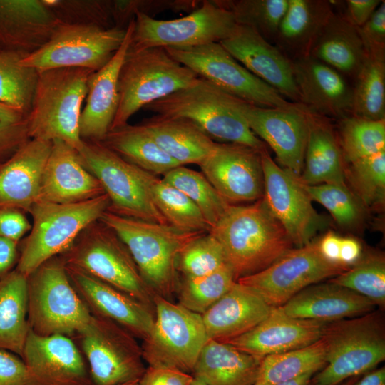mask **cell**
Here are the masks:
<instances>
[{
    "label": "cell",
    "instance_id": "11a10c76",
    "mask_svg": "<svg viewBox=\"0 0 385 385\" xmlns=\"http://www.w3.org/2000/svg\"><path fill=\"white\" fill-rule=\"evenodd\" d=\"M31 229V225L24 212L13 209L0 210V236L19 244Z\"/></svg>",
    "mask_w": 385,
    "mask_h": 385
},
{
    "label": "cell",
    "instance_id": "52a82bcc",
    "mask_svg": "<svg viewBox=\"0 0 385 385\" xmlns=\"http://www.w3.org/2000/svg\"><path fill=\"white\" fill-rule=\"evenodd\" d=\"M28 322L35 334L77 336L92 314L73 287L60 255L44 262L28 277Z\"/></svg>",
    "mask_w": 385,
    "mask_h": 385
},
{
    "label": "cell",
    "instance_id": "d4e9b609",
    "mask_svg": "<svg viewBox=\"0 0 385 385\" xmlns=\"http://www.w3.org/2000/svg\"><path fill=\"white\" fill-rule=\"evenodd\" d=\"M133 29L134 17L127 26L122 45L112 58L88 76L86 105L80 118L82 140L102 141L111 128L119 103V73L130 44Z\"/></svg>",
    "mask_w": 385,
    "mask_h": 385
},
{
    "label": "cell",
    "instance_id": "d6a6232c",
    "mask_svg": "<svg viewBox=\"0 0 385 385\" xmlns=\"http://www.w3.org/2000/svg\"><path fill=\"white\" fill-rule=\"evenodd\" d=\"M260 361L227 342L209 339L192 375L206 385H254Z\"/></svg>",
    "mask_w": 385,
    "mask_h": 385
},
{
    "label": "cell",
    "instance_id": "ab89813d",
    "mask_svg": "<svg viewBox=\"0 0 385 385\" xmlns=\"http://www.w3.org/2000/svg\"><path fill=\"white\" fill-rule=\"evenodd\" d=\"M326 364L322 339L304 348L264 357L254 385H276L309 371L321 370Z\"/></svg>",
    "mask_w": 385,
    "mask_h": 385
},
{
    "label": "cell",
    "instance_id": "003e7915",
    "mask_svg": "<svg viewBox=\"0 0 385 385\" xmlns=\"http://www.w3.org/2000/svg\"><path fill=\"white\" fill-rule=\"evenodd\" d=\"M120 385H138V381L125 383Z\"/></svg>",
    "mask_w": 385,
    "mask_h": 385
},
{
    "label": "cell",
    "instance_id": "f5cc1de1",
    "mask_svg": "<svg viewBox=\"0 0 385 385\" xmlns=\"http://www.w3.org/2000/svg\"><path fill=\"white\" fill-rule=\"evenodd\" d=\"M0 385H33L29 370L21 358L1 349Z\"/></svg>",
    "mask_w": 385,
    "mask_h": 385
},
{
    "label": "cell",
    "instance_id": "e7e4bbea",
    "mask_svg": "<svg viewBox=\"0 0 385 385\" xmlns=\"http://www.w3.org/2000/svg\"><path fill=\"white\" fill-rule=\"evenodd\" d=\"M359 379L358 376L351 377L342 382V385H353Z\"/></svg>",
    "mask_w": 385,
    "mask_h": 385
},
{
    "label": "cell",
    "instance_id": "6f0895ef",
    "mask_svg": "<svg viewBox=\"0 0 385 385\" xmlns=\"http://www.w3.org/2000/svg\"><path fill=\"white\" fill-rule=\"evenodd\" d=\"M18 245L16 242L0 236V281L12 270L18 262Z\"/></svg>",
    "mask_w": 385,
    "mask_h": 385
},
{
    "label": "cell",
    "instance_id": "4fadbf2b",
    "mask_svg": "<svg viewBox=\"0 0 385 385\" xmlns=\"http://www.w3.org/2000/svg\"><path fill=\"white\" fill-rule=\"evenodd\" d=\"M237 25L234 14L216 1H203L188 15L170 20L155 19L137 11L129 50L188 48L220 42Z\"/></svg>",
    "mask_w": 385,
    "mask_h": 385
},
{
    "label": "cell",
    "instance_id": "277c9868",
    "mask_svg": "<svg viewBox=\"0 0 385 385\" xmlns=\"http://www.w3.org/2000/svg\"><path fill=\"white\" fill-rule=\"evenodd\" d=\"M143 108L156 115L189 119L212 139L244 145L259 151L267 149V145L232 106L231 96L201 77Z\"/></svg>",
    "mask_w": 385,
    "mask_h": 385
},
{
    "label": "cell",
    "instance_id": "f1b7e54d",
    "mask_svg": "<svg viewBox=\"0 0 385 385\" xmlns=\"http://www.w3.org/2000/svg\"><path fill=\"white\" fill-rule=\"evenodd\" d=\"M272 309L256 292L236 282L201 316L208 339L226 342L253 329Z\"/></svg>",
    "mask_w": 385,
    "mask_h": 385
},
{
    "label": "cell",
    "instance_id": "94428289",
    "mask_svg": "<svg viewBox=\"0 0 385 385\" xmlns=\"http://www.w3.org/2000/svg\"><path fill=\"white\" fill-rule=\"evenodd\" d=\"M353 385H385L384 366L368 371Z\"/></svg>",
    "mask_w": 385,
    "mask_h": 385
},
{
    "label": "cell",
    "instance_id": "ffe728a7",
    "mask_svg": "<svg viewBox=\"0 0 385 385\" xmlns=\"http://www.w3.org/2000/svg\"><path fill=\"white\" fill-rule=\"evenodd\" d=\"M21 359L33 385H92L88 366L71 337L30 329Z\"/></svg>",
    "mask_w": 385,
    "mask_h": 385
},
{
    "label": "cell",
    "instance_id": "7dc6e473",
    "mask_svg": "<svg viewBox=\"0 0 385 385\" xmlns=\"http://www.w3.org/2000/svg\"><path fill=\"white\" fill-rule=\"evenodd\" d=\"M302 186L311 200L324 206L341 227L354 230L363 222L364 206L347 185L322 183Z\"/></svg>",
    "mask_w": 385,
    "mask_h": 385
},
{
    "label": "cell",
    "instance_id": "cb8c5ba5",
    "mask_svg": "<svg viewBox=\"0 0 385 385\" xmlns=\"http://www.w3.org/2000/svg\"><path fill=\"white\" fill-rule=\"evenodd\" d=\"M104 193L100 181L83 165L77 150L62 140H53L38 201L76 203Z\"/></svg>",
    "mask_w": 385,
    "mask_h": 385
},
{
    "label": "cell",
    "instance_id": "4dcf8cb0",
    "mask_svg": "<svg viewBox=\"0 0 385 385\" xmlns=\"http://www.w3.org/2000/svg\"><path fill=\"white\" fill-rule=\"evenodd\" d=\"M308 136L299 182L346 185L345 163L338 138L325 117L307 108Z\"/></svg>",
    "mask_w": 385,
    "mask_h": 385
},
{
    "label": "cell",
    "instance_id": "f546056e",
    "mask_svg": "<svg viewBox=\"0 0 385 385\" xmlns=\"http://www.w3.org/2000/svg\"><path fill=\"white\" fill-rule=\"evenodd\" d=\"M375 306L366 297L328 281L306 287L280 308L294 318L330 323L367 314Z\"/></svg>",
    "mask_w": 385,
    "mask_h": 385
},
{
    "label": "cell",
    "instance_id": "c3c4849f",
    "mask_svg": "<svg viewBox=\"0 0 385 385\" xmlns=\"http://www.w3.org/2000/svg\"><path fill=\"white\" fill-rule=\"evenodd\" d=\"M216 2L230 11L238 24L253 28L267 41L274 40L288 4V0H216Z\"/></svg>",
    "mask_w": 385,
    "mask_h": 385
},
{
    "label": "cell",
    "instance_id": "f907efd6",
    "mask_svg": "<svg viewBox=\"0 0 385 385\" xmlns=\"http://www.w3.org/2000/svg\"><path fill=\"white\" fill-rule=\"evenodd\" d=\"M357 29L366 52L385 51V1Z\"/></svg>",
    "mask_w": 385,
    "mask_h": 385
},
{
    "label": "cell",
    "instance_id": "484cf974",
    "mask_svg": "<svg viewBox=\"0 0 385 385\" xmlns=\"http://www.w3.org/2000/svg\"><path fill=\"white\" fill-rule=\"evenodd\" d=\"M292 63L300 104L323 117L340 120L352 115V88L337 71L311 56Z\"/></svg>",
    "mask_w": 385,
    "mask_h": 385
},
{
    "label": "cell",
    "instance_id": "9f6ffc18",
    "mask_svg": "<svg viewBox=\"0 0 385 385\" xmlns=\"http://www.w3.org/2000/svg\"><path fill=\"white\" fill-rule=\"evenodd\" d=\"M381 0L346 1L347 14L345 17L356 27L363 26L381 4Z\"/></svg>",
    "mask_w": 385,
    "mask_h": 385
},
{
    "label": "cell",
    "instance_id": "d590c367",
    "mask_svg": "<svg viewBox=\"0 0 385 385\" xmlns=\"http://www.w3.org/2000/svg\"><path fill=\"white\" fill-rule=\"evenodd\" d=\"M29 330L28 280L14 270L0 281V349L21 358Z\"/></svg>",
    "mask_w": 385,
    "mask_h": 385
},
{
    "label": "cell",
    "instance_id": "ac0fdd59",
    "mask_svg": "<svg viewBox=\"0 0 385 385\" xmlns=\"http://www.w3.org/2000/svg\"><path fill=\"white\" fill-rule=\"evenodd\" d=\"M231 102L255 135L272 149L282 168L299 178L308 136L306 107H261L233 96Z\"/></svg>",
    "mask_w": 385,
    "mask_h": 385
},
{
    "label": "cell",
    "instance_id": "3957f363",
    "mask_svg": "<svg viewBox=\"0 0 385 385\" xmlns=\"http://www.w3.org/2000/svg\"><path fill=\"white\" fill-rule=\"evenodd\" d=\"M93 72L82 68L38 71L31 109L26 117L31 139L60 140L76 150L80 148L82 104Z\"/></svg>",
    "mask_w": 385,
    "mask_h": 385
},
{
    "label": "cell",
    "instance_id": "7402d4cb",
    "mask_svg": "<svg viewBox=\"0 0 385 385\" xmlns=\"http://www.w3.org/2000/svg\"><path fill=\"white\" fill-rule=\"evenodd\" d=\"M68 278L92 314L111 319L137 339L151 330L155 309L84 271L66 265Z\"/></svg>",
    "mask_w": 385,
    "mask_h": 385
},
{
    "label": "cell",
    "instance_id": "83f0119b",
    "mask_svg": "<svg viewBox=\"0 0 385 385\" xmlns=\"http://www.w3.org/2000/svg\"><path fill=\"white\" fill-rule=\"evenodd\" d=\"M61 21L43 0H0V50L31 53Z\"/></svg>",
    "mask_w": 385,
    "mask_h": 385
},
{
    "label": "cell",
    "instance_id": "e0dca14e",
    "mask_svg": "<svg viewBox=\"0 0 385 385\" xmlns=\"http://www.w3.org/2000/svg\"><path fill=\"white\" fill-rule=\"evenodd\" d=\"M260 156L264 175L262 197L268 209L296 247L309 243L327 227V219L315 210L297 177L279 166L267 149L260 151Z\"/></svg>",
    "mask_w": 385,
    "mask_h": 385
},
{
    "label": "cell",
    "instance_id": "03108f58",
    "mask_svg": "<svg viewBox=\"0 0 385 385\" xmlns=\"http://www.w3.org/2000/svg\"><path fill=\"white\" fill-rule=\"evenodd\" d=\"M191 385H206V384L203 383L202 381L194 378L193 381Z\"/></svg>",
    "mask_w": 385,
    "mask_h": 385
},
{
    "label": "cell",
    "instance_id": "1f68e13d",
    "mask_svg": "<svg viewBox=\"0 0 385 385\" xmlns=\"http://www.w3.org/2000/svg\"><path fill=\"white\" fill-rule=\"evenodd\" d=\"M160 148L179 165H199L216 142L197 124L184 118L155 115L140 123Z\"/></svg>",
    "mask_w": 385,
    "mask_h": 385
},
{
    "label": "cell",
    "instance_id": "4316f807",
    "mask_svg": "<svg viewBox=\"0 0 385 385\" xmlns=\"http://www.w3.org/2000/svg\"><path fill=\"white\" fill-rule=\"evenodd\" d=\"M51 141L30 139L0 165V210L29 212L38 201Z\"/></svg>",
    "mask_w": 385,
    "mask_h": 385
},
{
    "label": "cell",
    "instance_id": "5b68a950",
    "mask_svg": "<svg viewBox=\"0 0 385 385\" xmlns=\"http://www.w3.org/2000/svg\"><path fill=\"white\" fill-rule=\"evenodd\" d=\"M109 205L106 193L76 203L37 201L29 212L33 224L29 235L21 242L15 270L28 277L46 260L66 252L83 229L100 219Z\"/></svg>",
    "mask_w": 385,
    "mask_h": 385
},
{
    "label": "cell",
    "instance_id": "bcb514c9",
    "mask_svg": "<svg viewBox=\"0 0 385 385\" xmlns=\"http://www.w3.org/2000/svg\"><path fill=\"white\" fill-rule=\"evenodd\" d=\"M329 282L348 288L369 299L375 305H385V258L381 253L361 257L347 270Z\"/></svg>",
    "mask_w": 385,
    "mask_h": 385
},
{
    "label": "cell",
    "instance_id": "2e32d148",
    "mask_svg": "<svg viewBox=\"0 0 385 385\" xmlns=\"http://www.w3.org/2000/svg\"><path fill=\"white\" fill-rule=\"evenodd\" d=\"M349 267L325 259L318 240H313L291 249L266 269L237 282L250 288L270 306L277 307L306 287L334 277Z\"/></svg>",
    "mask_w": 385,
    "mask_h": 385
},
{
    "label": "cell",
    "instance_id": "f35d334b",
    "mask_svg": "<svg viewBox=\"0 0 385 385\" xmlns=\"http://www.w3.org/2000/svg\"><path fill=\"white\" fill-rule=\"evenodd\" d=\"M354 78L352 115L385 119V51L367 52Z\"/></svg>",
    "mask_w": 385,
    "mask_h": 385
},
{
    "label": "cell",
    "instance_id": "6125c7cd",
    "mask_svg": "<svg viewBox=\"0 0 385 385\" xmlns=\"http://www.w3.org/2000/svg\"><path fill=\"white\" fill-rule=\"evenodd\" d=\"M20 111L0 103V121L4 123H16L25 119Z\"/></svg>",
    "mask_w": 385,
    "mask_h": 385
},
{
    "label": "cell",
    "instance_id": "91938a15",
    "mask_svg": "<svg viewBox=\"0 0 385 385\" xmlns=\"http://www.w3.org/2000/svg\"><path fill=\"white\" fill-rule=\"evenodd\" d=\"M361 257V246L353 237H342L339 262L351 267Z\"/></svg>",
    "mask_w": 385,
    "mask_h": 385
},
{
    "label": "cell",
    "instance_id": "680465c9",
    "mask_svg": "<svg viewBox=\"0 0 385 385\" xmlns=\"http://www.w3.org/2000/svg\"><path fill=\"white\" fill-rule=\"evenodd\" d=\"M342 237L332 231H329L318 240L319 250L327 260L339 262V252Z\"/></svg>",
    "mask_w": 385,
    "mask_h": 385
},
{
    "label": "cell",
    "instance_id": "836d02e7",
    "mask_svg": "<svg viewBox=\"0 0 385 385\" xmlns=\"http://www.w3.org/2000/svg\"><path fill=\"white\" fill-rule=\"evenodd\" d=\"M366 55L357 27L344 16L333 12L313 43L308 56L355 77Z\"/></svg>",
    "mask_w": 385,
    "mask_h": 385
},
{
    "label": "cell",
    "instance_id": "db71d44e",
    "mask_svg": "<svg viewBox=\"0 0 385 385\" xmlns=\"http://www.w3.org/2000/svg\"><path fill=\"white\" fill-rule=\"evenodd\" d=\"M192 374L177 369L148 366L138 385H191Z\"/></svg>",
    "mask_w": 385,
    "mask_h": 385
},
{
    "label": "cell",
    "instance_id": "6da1fadb",
    "mask_svg": "<svg viewBox=\"0 0 385 385\" xmlns=\"http://www.w3.org/2000/svg\"><path fill=\"white\" fill-rule=\"evenodd\" d=\"M210 232L236 280L266 269L294 247L263 197L252 204L230 205Z\"/></svg>",
    "mask_w": 385,
    "mask_h": 385
},
{
    "label": "cell",
    "instance_id": "7c38bea8",
    "mask_svg": "<svg viewBox=\"0 0 385 385\" xmlns=\"http://www.w3.org/2000/svg\"><path fill=\"white\" fill-rule=\"evenodd\" d=\"M126 28L61 21L48 41L21 62L38 71L61 68L97 71L120 47Z\"/></svg>",
    "mask_w": 385,
    "mask_h": 385
},
{
    "label": "cell",
    "instance_id": "8fae6325",
    "mask_svg": "<svg viewBox=\"0 0 385 385\" xmlns=\"http://www.w3.org/2000/svg\"><path fill=\"white\" fill-rule=\"evenodd\" d=\"M155 319L141 344L148 366L177 369L192 374L209 340L202 316L177 302L155 295Z\"/></svg>",
    "mask_w": 385,
    "mask_h": 385
},
{
    "label": "cell",
    "instance_id": "7bdbcfd3",
    "mask_svg": "<svg viewBox=\"0 0 385 385\" xmlns=\"http://www.w3.org/2000/svg\"><path fill=\"white\" fill-rule=\"evenodd\" d=\"M237 282L227 265L216 271L196 278H183L176 292L177 303L185 309L202 315Z\"/></svg>",
    "mask_w": 385,
    "mask_h": 385
},
{
    "label": "cell",
    "instance_id": "e575fe53",
    "mask_svg": "<svg viewBox=\"0 0 385 385\" xmlns=\"http://www.w3.org/2000/svg\"><path fill=\"white\" fill-rule=\"evenodd\" d=\"M332 14L330 1L288 0L274 40L295 59L308 56Z\"/></svg>",
    "mask_w": 385,
    "mask_h": 385
},
{
    "label": "cell",
    "instance_id": "b9f144b4",
    "mask_svg": "<svg viewBox=\"0 0 385 385\" xmlns=\"http://www.w3.org/2000/svg\"><path fill=\"white\" fill-rule=\"evenodd\" d=\"M162 179L183 192L195 204L211 229L231 205L217 192L202 173L180 165L168 171Z\"/></svg>",
    "mask_w": 385,
    "mask_h": 385
},
{
    "label": "cell",
    "instance_id": "ee69618b",
    "mask_svg": "<svg viewBox=\"0 0 385 385\" xmlns=\"http://www.w3.org/2000/svg\"><path fill=\"white\" fill-rule=\"evenodd\" d=\"M151 191L155 205L168 225L185 231L210 232L211 228L199 208L178 189L158 178Z\"/></svg>",
    "mask_w": 385,
    "mask_h": 385
},
{
    "label": "cell",
    "instance_id": "8992f818",
    "mask_svg": "<svg viewBox=\"0 0 385 385\" xmlns=\"http://www.w3.org/2000/svg\"><path fill=\"white\" fill-rule=\"evenodd\" d=\"M321 339L326 364L313 376V385H339L385 359L384 324L376 312L327 323Z\"/></svg>",
    "mask_w": 385,
    "mask_h": 385
},
{
    "label": "cell",
    "instance_id": "816d5d0a",
    "mask_svg": "<svg viewBox=\"0 0 385 385\" xmlns=\"http://www.w3.org/2000/svg\"><path fill=\"white\" fill-rule=\"evenodd\" d=\"M30 139L26 118L16 123L0 121V165Z\"/></svg>",
    "mask_w": 385,
    "mask_h": 385
},
{
    "label": "cell",
    "instance_id": "d6986e66",
    "mask_svg": "<svg viewBox=\"0 0 385 385\" xmlns=\"http://www.w3.org/2000/svg\"><path fill=\"white\" fill-rule=\"evenodd\" d=\"M217 192L230 204L254 202L263 197L260 151L240 144L216 143L199 165Z\"/></svg>",
    "mask_w": 385,
    "mask_h": 385
},
{
    "label": "cell",
    "instance_id": "74e56055",
    "mask_svg": "<svg viewBox=\"0 0 385 385\" xmlns=\"http://www.w3.org/2000/svg\"><path fill=\"white\" fill-rule=\"evenodd\" d=\"M28 54L0 50V103L26 117L31 109L38 78V71L21 62Z\"/></svg>",
    "mask_w": 385,
    "mask_h": 385
},
{
    "label": "cell",
    "instance_id": "ba28073f",
    "mask_svg": "<svg viewBox=\"0 0 385 385\" xmlns=\"http://www.w3.org/2000/svg\"><path fill=\"white\" fill-rule=\"evenodd\" d=\"M77 153L83 165L100 181L108 195L110 205L107 211L168 225L152 196L156 175L125 160L101 141L83 140Z\"/></svg>",
    "mask_w": 385,
    "mask_h": 385
},
{
    "label": "cell",
    "instance_id": "44dd1931",
    "mask_svg": "<svg viewBox=\"0 0 385 385\" xmlns=\"http://www.w3.org/2000/svg\"><path fill=\"white\" fill-rule=\"evenodd\" d=\"M219 43L245 68L282 96L300 104L292 61L256 30L237 24L232 33Z\"/></svg>",
    "mask_w": 385,
    "mask_h": 385
},
{
    "label": "cell",
    "instance_id": "9a60e30c",
    "mask_svg": "<svg viewBox=\"0 0 385 385\" xmlns=\"http://www.w3.org/2000/svg\"><path fill=\"white\" fill-rule=\"evenodd\" d=\"M77 336L92 385H120L139 381L144 374L146 367L137 338L115 322L92 314Z\"/></svg>",
    "mask_w": 385,
    "mask_h": 385
},
{
    "label": "cell",
    "instance_id": "7a4b0ae2",
    "mask_svg": "<svg viewBox=\"0 0 385 385\" xmlns=\"http://www.w3.org/2000/svg\"><path fill=\"white\" fill-rule=\"evenodd\" d=\"M99 220L126 245L139 272L155 295L169 300L179 283L177 262L183 249L202 232L125 217L106 211Z\"/></svg>",
    "mask_w": 385,
    "mask_h": 385
},
{
    "label": "cell",
    "instance_id": "5bb4252c",
    "mask_svg": "<svg viewBox=\"0 0 385 385\" xmlns=\"http://www.w3.org/2000/svg\"><path fill=\"white\" fill-rule=\"evenodd\" d=\"M168 53L199 77L236 98L267 108H289L299 105L286 100L258 78L219 43L188 48H164Z\"/></svg>",
    "mask_w": 385,
    "mask_h": 385
},
{
    "label": "cell",
    "instance_id": "30bf717a",
    "mask_svg": "<svg viewBox=\"0 0 385 385\" xmlns=\"http://www.w3.org/2000/svg\"><path fill=\"white\" fill-rule=\"evenodd\" d=\"M198 77L164 48H128L119 73V103L110 130L128 123L140 108L190 86Z\"/></svg>",
    "mask_w": 385,
    "mask_h": 385
},
{
    "label": "cell",
    "instance_id": "603a6c76",
    "mask_svg": "<svg viewBox=\"0 0 385 385\" xmlns=\"http://www.w3.org/2000/svg\"><path fill=\"white\" fill-rule=\"evenodd\" d=\"M327 323L299 319L285 314L280 307H272L269 315L253 329L226 342L262 360L264 357L292 351L321 339Z\"/></svg>",
    "mask_w": 385,
    "mask_h": 385
},
{
    "label": "cell",
    "instance_id": "681fc988",
    "mask_svg": "<svg viewBox=\"0 0 385 385\" xmlns=\"http://www.w3.org/2000/svg\"><path fill=\"white\" fill-rule=\"evenodd\" d=\"M223 250L210 233H204L187 245L179 254L177 270L183 278L209 274L225 265Z\"/></svg>",
    "mask_w": 385,
    "mask_h": 385
},
{
    "label": "cell",
    "instance_id": "f6af8a7d",
    "mask_svg": "<svg viewBox=\"0 0 385 385\" xmlns=\"http://www.w3.org/2000/svg\"><path fill=\"white\" fill-rule=\"evenodd\" d=\"M345 180L363 205L381 207L385 200V150L345 165Z\"/></svg>",
    "mask_w": 385,
    "mask_h": 385
},
{
    "label": "cell",
    "instance_id": "8d00e7d4",
    "mask_svg": "<svg viewBox=\"0 0 385 385\" xmlns=\"http://www.w3.org/2000/svg\"><path fill=\"white\" fill-rule=\"evenodd\" d=\"M101 142L125 160L156 176L180 166L141 124L127 123L111 129Z\"/></svg>",
    "mask_w": 385,
    "mask_h": 385
},
{
    "label": "cell",
    "instance_id": "be15d7a7",
    "mask_svg": "<svg viewBox=\"0 0 385 385\" xmlns=\"http://www.w3.org/2000/svg\"><path fill=\"white\" fill-rule=\"evenodd\" d=\"M315 373L314 371H307L276 385H313L312 379Z\"/></svg>",
    "mask_w": 385,
    "mask_h": 385
},
{
    "label": "cell",
    "instance_id": "60d3db41",
    "mask_svg": "<svg viewBox=\"0 0 385 385\" xmlns=\"http://www.w3.org/2000/svg\"><path fill=\"white\" fill-rule=\"evenodd\" d=\"M339 120L338 140L345 165L385 150V119L351 115Z\"/></svg>",
    "mask_w": 385,
    "mask_h": 385
},
{
    "label": "cell",
    "instance_id": "9c48e42d",
    "mask_svg": "<svg viewBox=\"0 0 385 385\" xmlns=\"http://www.w3.org/2000/svg\"><path fill=\"white\" fill-rule=\"evenodd\" d=\"M76 267L154 309V297L126 245L99 220L88 225L72 246L60 255Z\"/></svg>",
    "mask_w": 385,
    "mask_h": 385
}]
</instances>
